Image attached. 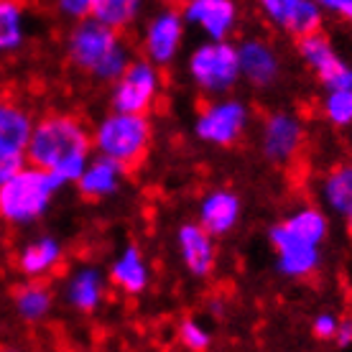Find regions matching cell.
I'll use <instances>...</instances> for the list:
<instances>
[{"mask_svg": "<svg viewBox=\"0 0 352 352\" xmlns=\"http://www.w3.org/2000/svg\"><path fill=\"white\" fill-rule=\"evenodd\" d=\"M92 153V131L80 115L54 110L36 118L28 138L26 161L46 168L64 186L80 179Z\"/></svg>", "mask_w": 352, "mask_h": 352, "instance_id": "1", "label": "cell"}, {"mask_svg": "<svg viewBox=\"0 0 352 352\" xmlns=\"http://www.w3.org/2000/svg\"><path fill=\"white\" fill-rule=\"evenodd\" d=\"M64 56L74 72L97 85H113L133 62V49L123 31L89 16L74 21L64 38Z\"/></svg>", "mask_w": 352, "mask_h": 352, "instance_id": "2", "label": "cell"}, {"mask_svg": "<svg viewBox=\"0 0 352 352\" xmlns=\"http://www.w3.org/2000/svg\"><path fill=\"white\" fill-rule=\"evenodd\" d=\"M64 184L46 168L23 164L0 184V220L6 228H31L46 217Z\"/></svg>", "mask_w": 352, "mask_h": 352, "instance_id": "3", "label": "cell"}, {"mask_svg": "<svg viewBox=\"0 0 352 352\" xmlns=\"http://www.w3.org/2000/svg\"><path fill=\"white\" fill-rule=\"evenodd\" d=\"M153 143V123L148 115L110 110L92 128V151L120 164L131 174L141 166Z\"/></svg>", "mask_w": 352, "mask_h": 352, "instance_id": "4", "label": "cell"}, {"mask_svg": "<svg viewBox=\"0 0 352 352\" xmlns=\"http://www.w3.org/2000/svg\"><path fill=\"white\" fill-rule=\"evenodd\" d=\"M186 74H189V82L202 95H230L243 82L238 44L232 38H222V41L204 38L202 44L194 46L192 54L186 56Z\"/></svg>", "mask_w": 352, "mask_h": 352, "instance_id": "5", "label": "cell"}, {"mask_svg": "<svg viewBox=\"0 0 352 352\" xmlns=\"http://www.w3.org/2000/svg\"><path fill=\"white\" fill-rule=\"evenodd\" d=\"M250 120L253 110L248 107V102L228 95L212 97L194 118V135L197 141L214 148H232L245 138Z\"/></svg>", "mask_w": 352, "mask_h": 352, "instance_id": "6", "label": "cell"}, {"mask_svg": "<svg viewBox=\"0 0 352 352\" xmlns=\"http://www.w3.org/2000/svg\"><path fill=\"white\" fill-rule=\"evenodd\" d=\"M164 92V69L143 56H133L125 72L110 85V110L151 115Z\"/></svg>", "mask_w": 352, "mask_h": 352, "instance_id": "7", "label": "cell"}, {"mask_svg": "<svg viewBox=\"0 0 352 352\" xmlns=\"http://www.w3.org/2000/svg\"><path fill=\"white\" fill-rule=\"evenodd\" d=\"M186 26L179 6H164L143 23L141 31V56L166 69L179 59L186 41Z\"/></svg>", "mask_w": 352, "mask_h": 352, "instance_id": "8", "label": "cell"}, {"mask_svg": "<svg viewBox=\"0 0 352 352\" xmlns=\"http://www.w3.org/2000/svg\"><path fill=\"white\" fill-rule=\"evenodd\" d=\"M307 131L296 113L291 110H273L265 113L258 131V146L265 161L276 166H289L304 148Z\"/></svg>", "mask_w": 352, "mask_h": 352, "instance_id": "9", "label": "cell"}, {"mask_svg": "<svg viewBox=\"0 0 352 352\" xmlns=\"http://www.w3.org/2000/svg\"><path fill=\"white\" fill-rule=\"evenodd\" d=\"M268 243L276 253V271L286 278H309L322 265V245L296 235L283 220L268 230Z\"/></svg>", "mask_w": 352, "mask_h": 352, "instance_id": "10", "label": "cell"}, {"mask_svg": "<svg viewBox=\"0 0 352 352\" xmlns=\"http://www.w3.org/2000/svg\"><path fill=\"white\" fill-rule=\"evenodd\" d=\"M296 54L304 62V67L317 77L324 92L352 87V67L340 56L335 44L322 31L296 38Z\"/></svg>", "mask_w": 352, "mask_h": 352, "instance_id": "11", "label": "cell"}, {"mask_svg": "<svg viewBox=\"0 0 352 352\" xmlns=\"http://www.w3.org/2000/svg\"><path fill=\"white\" fill-rule=\"evenodd\" d=\"M107 294H110V278L95 263L72 268L62 283V301L82 317H92L105 307Z\"/></svg>", "mask_w": 352, "mask_h": 352, "instance_id": "12", "label": "cell"}, {"mask_svg": "<svg viewBox=\"0 0 352 352\" xmlns=\"http://www.w3.org/2000/svg\"><path fill=\"white\" fill-rule=\"evenodd\" d=\"M179 8L186 26L199 31L204 38L222 41V38H232V34L238 31V0H184Z\"/></svg>", "mask_w": 352, "mask_h": 352, "instance_id": "13", "label": "cell"}, {"mask_svg": "<svg viewBox=\"0 0 352 352\" xmlns=\"http://www.w3.org/2000/svg\"><path fill=\"white\" fill-rule=\"evenodd\" d=\"M256 6L271 26L291 38L322 31L324 26V10L317 0H256Z\"/></svg>", "mask_w": 352, "mask_h": 352, "instance_id": "14", "label": "cell"}, {"mask_svg": "<svg viewBox=\"0 0 352 352\" xmlns=\"http://www.w3.org/2000/svg\"><path fill=\"white\" fill-rule=\"evenodd\" d=\"M214 235H210L199 222H184L176 230V250L184 271L197 278L207 281L217 268V243Z\"/></svg>", "mask_w": 352, "mask_h": 352, "instance_id": "15", "label": "cell"}, {"mask_svg": "<svg viewBox=\"0 0 352 352\" xmlns=\"http://www.w3.org/2000/svg\"><path fill=\"white\" fill-rule=\"evenodd\" d=\"M240 56V77L256 89H271L276 82L281 80V54L278 49L261 36L243 38L238 44Z\"/></svg>", "mask_w": 352, "mask_h": 352, "instance_id": "16", "label": "cell"}, {"mask_svg": "<svg viewBox=\"0 0 352 352\" xmlns=\"http://www.w3.org/2000/svg\"><path fill=\"white\" fill-rule=\"evenodd\" d=\"M34 123L36 115L26 102L13 95H0V153L26 159Z\"/></svg>", "mask_w": 352, "mask_h": 352, "instance_id": "17", "label": "cell"}, {"mask_svg": "<svg viewBox=\"0 0 352 352\" xmlns=\"http://www.w3.org/2000/svg\"><path fill=\"white\" fill-rule=\"evenodd\" d=\"M64 245L56 235L41 232L26 240L16 253V268L23 278H49L62 268Z\"/></svg>", "mask_w": 352, "mask_h": 352, "instance_id": "18", "label": "cell"}, {"mask_svg": "<svg viewBox=\"0 0 352 352\" xmlns=\"http://www.w3.org/2000/svg\"><path fill=\"white\" fill-rule=\"evenodd\" d=\"M240 217H243V202L232 189L207 192L199 202V210H197V222L214 238L230 235L238 228Z\"/></svg>", "mask_w": 352, "mask_h": 352, "instance_id": "19", "label": "cell"}, {"mask_svg": "<svg viewBox=\"0 0 352 352\" xmlns=\"http://www.w3.org/2000/svg\"><path fill=\"white\" fill-rule=\"evenodd\" d=\"M125 176H128V171L120 164L92 153V159L87 161V166H85L80 179L74 182V186L82 194V199H87V202H102V199H110V197H115V194L120 192Z\"/></svg>", "mask_w": 352, "mask_h": 352, "instance_id": "20", "label": "cell"}, {"mask_svg": "<svg viewBox=\"0 0 352 352\" xmlns=\"http://www.w3.org/2000/svg\"><path fill=\"white\" fill-rule=\"evenodd\" d=\"M107 278H110V286L125 296H141L151 286V265L141 248L128 243L110 263Z\"/></svg>", "mask_w": 352, "mask_h": 352, "instance_id": "21", "label": "cell"}, {"mask_svg": "<svg viewBox=\"0 0 352 352\" xmlns=\"http://www.w3.org/2000/svg\"><path fill=\"white\" fill-rule=\"evenodd\" d=\"M13 309L21 322L41 324L54 314L56 307V291L46 283V278H26L13 289Z\"/></svg>", "mask_w": 352, "mask_h": 352, "instance_id": "22", "label": "cell"}, {"mask_svg": "<svg viewBox=\"0 0 352 352\" xmlns=\"http://www.w3.org/2000/svg\"><path fill=\"white\" fill-rule=\"evenodd\" d=\"M31 36L26 0H0V59H8L26 46Z\"/></svg>", "mask_w": 352, "mask_h": 352, "instance_id": "23", "label": "cell"}, {"mask_svg": "<svg viewBox=\"0 0 352 352\" xmlns=\"http://www.w3.org/2000/svg\"><path fill=\"white\" fill-rule=\"evenodd\" d=\"M319 194L324 199L327 210L340 214L342 220L352 217V161H342L337 166L327 168L319 184Z\"/></svg>", "mask_w": 352, "mask_h": 352, "instance_id": "24", "label": "cell"}, {"mask_svg": "<svg viewBox=\"0 0 352 352\" xmlns=\"http://www.w3.org/2000/svg\"><path fill=\"white\" fill-rule=\"evenodd\" d=\"M143 10H146V0H97L92 16L125 34L141 21Z\"/></svg>", "mask_w": 352, "mask_h": 352, "instance_id": "25", "label": "cell"}, {"mask_svg": "<svg viewBox=\"0 0 352 352\" xmlns=\"http://www.w3.org/2000/svg\"><path fill=\"white\" fill-rule=\"evenodd\" d=\"M283 222H286L296 235L311 240V243H317V245H324L327 238H329V220H327L324 210L311 207V204L294 210L289 217H283Z\"/></svg>", "mask_w": 352, "mask_h": 352, "instance_id": "26", "label": "cell"}, {"mask_svg": "<svg viewBox=\"0 0 352 352\" xmlns=\"http://www.w3.org/2000/svg\"><path fill=\"white\" fill-rule=\"evenodd\" d=\"M322 115L329 125L347 128L352 125V87L329 89L322 97Z\"/></svg>", "mask_w": 352, "mask_h": 352, "instance_id": "27", "label": "cell"}, {"mask_svg": "<svg viewBox=\"0 0 352 352\" xmlns=\"http://www.w3.org/2000/svg\"><path fill=\"white\" fill-rule=\"evenodd\" d=\"M176 340H179V344L189 352L210 350L212 342H214L210 329H207L199 319H194V317H186V319L179 322V327H176Z\"/></svg>", "mask_w": 352, "mask_h": 352, "instance_id": "28", "label": "cell"}, {"mask_svg": "<svg viewBox=\"0 0 352 352\" xmlns=\"http://www.w3.org/2000/svg\"><path fill=\"white\" fill-rule=\"evenodd\" d=\"M95 3L97 0H54V10H56L59 18L74 23V21L92 16L95 13Z\"/></svg>", "mask_w": 352, "mask_h": 352, "instance_id": "29", "label": "cell"}, {"mask_svg": "<svg viewBox=\"0 0 352 352\" xmlns=\"http://www.w3.org/2000/svg\"><path fill=\"white\" fill-rule=\"evenodd\" d=\"M337 324H340V317H337L335 311H319L317 317L311 319V335L319 342H332Z\"/></svg>", "mask_w": 352, "mask_h": 352, "instance_id": "30", "label": "cell"}, {"mask_svg": "<svg viewBox=\"0 0 352 352\" xmlns=\"http://www.w3.org/2000/svg\"><path fill=\"white\" fill-rule=\"evenodd\" d=\"M317 6L329 16L340 18L352 26V0H317Z\"/></svg>", "mask_w": 352, "mask_h": 352, "instance_id": "31", "label": "cell"}, {"mask_svg": "<svg viewBox=\"0 0 352 352\" xmlns=\"http://www.w3.org/2000/svg\"><path fill=\"white\" fill-rule=\"evenodd\" d=\"M332 344L340 347V350L352 347V317H340V324H337V332H335Z\"/></svg>", "mask_w": 352, "mask_h": 352, "instance_id": "32", "label": "cell"}, {"mask_svg": "<svg viewBox=\"0 0 352 352\" xmlns=\"http://www.w3.org/2000/svg\"><path fill=\"white\" fill-rule=\"evenodd\" d=\"M23 164H26V159H18V156H3V153H0V184L16 174Z\"/></svg>", "mask_w": 352, "mask_h": 352, "instance_id": "33", "label": "cell"}, {"mask_svg": "<svg viewBox=\"0 0 352 352\" xmlns=\"http://www.w3.org/2000/svg\"><path fill=\"white\" fill-rule=\"evenodd\" d=\"M164 3H166V6H182L184 0H164Z\"/></svg>", "mask_w": 352, "mask_h": 352, "instance_id": "34", "label": "cell"}, {"mask_svg": "<svg viewBox=\"0 0 352 352\" xmlns=\"http://www.w3.org/2000/svg\"><path fill=\"white\" fill-rule=\"evenodd\" d=\"M344 222H347V232H350V238H352V217L350 220H344Z\"/></svg>", "mask_w": 352, "mask_h": 352, "instance_id": "35", "label": "cell"}, {"mask_svg": "<svg viewBox=\"0 0 352 352\" xmlns=\"http://www.w3.org/2000/svg\"><path fill=\"white\" fill-rule=\"evenodd\" d=\"M0 228H3V220H0Z\"/></svg>", "mask_w": 352, "mask_h": 352, "instance_id": "36", "label": "cell"}, {"mask_svg": "<svg viewBox=\"0 0 352 352\" xmlns=\"http://www.w3.org/2000/svg\"><path fill=\"white\" fill-rule=\"evenodd\" d=\"M26 3H28V0H26Z\"/></svg>", "mask_w": 352, "mask_h": 352, "instance_id": "37", "label": "cell"}]
</instances>
